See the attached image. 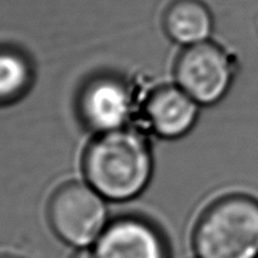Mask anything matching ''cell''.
<instances>
[{
	"mask_svg": "<svg viewBox=\"0 0 258 258\" xmlns=\"http://www.w3.org/2000/svg\"><path fill=\"white\" fill-rule=\"evenodd\" d=\"M88 184L108 201L138 197L153 174V155L146 139L130 127L100 134L85 156Z\"/></svg>",
	"mask_w": 258,
	"mask_h": 258,
	"instance_id": "1",
	"label": "cell"
},
{
	"mask_svg": "<svg viewBox=\"0 0 258 258\" xmlns=\"http://www.w3.org/2000/svg\"><path fill=\"white\" fill-rule=\"evenodd\" d=\"M198 258H258V202L227 197L214 203L194 232Z\"/></svg>",
	"mask_w": 258,
	"mask_h": 258,
	"instance_id": "2",
	"label": "cell"
},
{
	"mask_svg": "<svg viewBox=\"0 0 258 258\" xmlns=\"http://www.w3.org/2000/svg\"><path fill=\"white\" fill-rule=\"evenodd\" d=\"M105 201L90 184L62 186L49 204V219L57 236L78 249L96 244L108 226Z\"/></svg>",
	"mask_w": 258,
	"mask_h": 258,
	"instance_id": "3",
	"label": "cell"
},
{
	"mask_svg": "<svg viewBox=\"0 0 258 258\" xmlns=\"http://www.w3.org/2000/svg\"><path fill=\"white\" fill-rule=\"evenodd\" d=\"M178 86L199 105H212L223 97L233 78L227 53L211 42L186 47L175 67Z\"/></svg>",
	"mask_w": 258,
	"mask_h": 258,
	"instance_id": "4",
	"label": "cell"
},
{
	"mask_svg": "<svg viewBox=\"0 0 258 258\" xmlns=\"http://www.w3.org/2000/svg\"><path fill=\"white\" fill-rule=\"evenodd\" d=\"M81 112L86 123L100 134L123 128L134 112L133 95L121 81L100 78L83 91Z\"/></svg>",
	"mask_w": 258,
	"mask_h": 258,
	"instance_id": "5",
	"label": "cell"
},
{
	"mask_svg": "<svg viewBox=\"0 0 258 258\" xmlns=\"http://www.w3.org/2000/svg\"><path fill=\"white\" fill-rule=\"evenodd\" d=\"M93 249L97 258H168L158 232L134 218L117 219L108 224Z\"/></svg>",
	"mask_w": 258,
	"mask_h": 258,
	"instance_id": "6",
	"label": "cell"
},
{
	"mask_svg": "<svg viewBox=\"0 0 258 258\" xmlns=\"http://www.w3.org/2000/svg\"><path fill=\"white\" fill-rule=\"evenodd\" d=\"M199 103L179 86L159 88L146 103V118L160 138L176 139L185 135L196 123Z\"/></svg>",
	"mask_w": 258,
	"mask_h": 258,
	"instance_id": "7",
	"label": "cell"
},
{
	"mask_svg": "<svg viewBox=\"0 0 258 258\" xmlns=\"http://www.w3.org/2000/svg\"><path fill=\"white\" fill-rule=\"evenodd\" d=\"M166 34L185 47L208 40L213 29V19L207 5L199 0H176L164 17Z\"/></svg>",
	"mask_w": 258,
	"mask_h": 258,
	"instance_id": "8",
	"label": "cell"
},
{
	"mask_svg": "<svg viewBox=\"0 0 258 258\" xmlns=\"http://www.w3.org/2000/svg\"><path fill=\"white\" fill-rule=\"evenodd\" d=\"M32 81V70L24 55L10 48H0V103L24 95Z\"/></svg>",
	"mask_w": 258,
	"mask_h": 258,
	"instance_id": "9",
	"label": "cell"
},
{
	"mask_svg": "<svg viewBox=\"0 0 258 258\" xmlns=\"http://www.w3.org/2000/svg\"><path fill=\"white\" fill-rule=\"evenodd\" d=\"M72 258H97L95 253V249L90 248H80L75 254H73Z\"/></svg>",
	"mask_w": 258,
	"mask_h": 258,
	"instance_id": "10",
	"label": "cell"
},
{
	"mask_svg": "<svg viewBox=\"0 0 258 258\" xmlns=\"http://www.w3.org/2000/svg\"><path fill=\"white\" fill-rule=\"evenodd\" d=\"M0 258H17V257H13V256H0Z\"/></svg>",
	"mask_w": 258,
	"mask_h": 258,
	"instance_id": "11",
	"label": "cell"
}]
</instances>
